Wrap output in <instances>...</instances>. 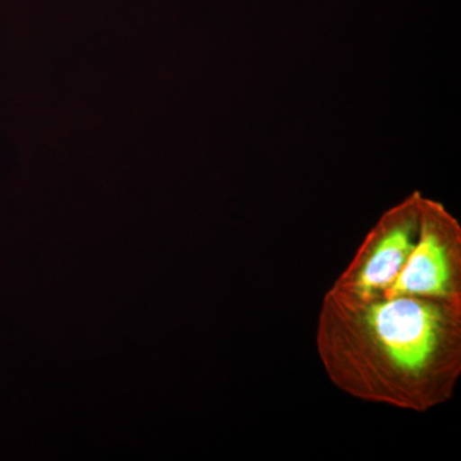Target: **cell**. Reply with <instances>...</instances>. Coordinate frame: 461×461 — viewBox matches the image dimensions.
Returning a JSON list of instances; mask_svg holds the SVG:
<instances>
[{"instance_id": "cell-2", "label": "cell", "mask_w": 461, "mask_h": 461, "mask_svg": "<svg viewBox=\"0 0 461 461\" xmlns=\"http://www.w3.org/2000/svg\"><path fill=\"white\" fill-rule=\"evenodd\" d=\"M423 200L420 191H412L384 212L330 287L359 296L387 291L417 244Z\"/></svg>"}, {"instance_id": "cell-1", "label": "cell", "mask_w": 461, "mask_h": 461, "mask_svg": "<svg viewBox=\"0 0 461 461\" xmlns=\"http://www.w3.org/2000/svg\"><path fill=\"white\" fill-rule=\"evenodd\" d=\"M315 348L333 386L360 402L427 412L461 377V300L359 296L330 287Z\"/></svg>"}, {"instance_id": "cell-3", "label": "cell", "mask_w": 461, "mask_h": 461, "mask_svg": "<svg viewBox=\"0 0 461 461\" xmlns=\"http://www.w3.org/2000/svg\"><path fill=\"white\" fill-rule=\"evenodd\" d=\"M395 295L461 300V226L437 200L424 196L417 244L399 277L379 296Z\"/></svg>"}]
</instances>
